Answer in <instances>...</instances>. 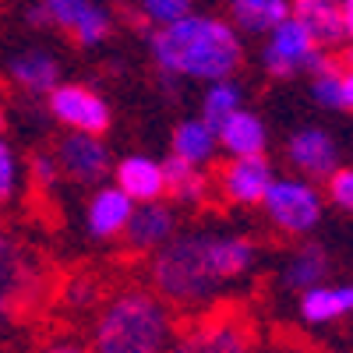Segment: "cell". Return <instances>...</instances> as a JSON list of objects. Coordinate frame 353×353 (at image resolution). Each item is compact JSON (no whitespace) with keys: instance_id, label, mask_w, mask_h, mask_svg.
<instances>
[{"instance_id":"cell-18","label":"cell","mask_w":353,"mask_h":353,"mask_svg":"<svg viewBox=\"0 0 353 353\" xmlns=\"http://www.w3.org/2000/svg\"><path fill=\"white\" fill-rule=\"evenodd\" d=\"M117 173V188H121L131 201H156L166 194L163 181V163L152 156H124L113 166Z\"/></svg>"},{"instance_id":"cell-21","label":"cell","mask_w":353,"mask_h":353,"mask_svg":"<svg viewBox=\"0 0 353 353\" xmlns=\"http://www.w3.org/2000/svg\"><path fill=\"white\" fill-rule=\"evenodd\" d=\"M163 181H166V191L173 201L181 205H205L212 198V176L205 173L201 166L194 163H184V159H163Z\"/></svg>"},{"instance_id":"cell-32","label":"cell","mask_w":353,"mask_h":353,"mask_svg":"<svg viewBox=\"0 0 353 353\" xmlns=\"http://www.w3.org/2000/svg\"><path fill=\"white\" fill-rule=\"evenodd\" d=\"M32 353H92L85 343H74V339H50L43 346H36Z\"/></svg>"},{"instance_id":"cell-29","label":"cell","mask_w":353,"mask_h":353,"mask_svg":"<svg viewBox=\"0 0 353 353\" xmlns=\"http://www.w3.org/2000/svg\"><path fill=\"white\" fill-rule=\"evenodd\" d=\"M325 201H332L336 209L353 212V166H336L325 176Z\"/></svg>"},{"instance_id":"cell-28","label":"cell","mask_w":353,"mask_h":353,"mask_svg":"<svg viewBox=\"0 0 353 353\" xmlns=\"http://www.w3.org/2000/svg\"><path fill=\"white\" fill-rule=\"evenodd\" d=\"M28 176H32V188H36L39 194H53V191H57L61 170H57L53 149H36L32 156H28Z\"/></svg>"},{"instance_id":"cell-34","label":"cell","mask_w":353,"mask_h":353,"mask_svg":"<svg viewBox=\"0 0 353 353\" xmlns=\"http://www.w3.org/2000/svg\"><path fill=\"white\" fill-rule=\"evenodd\" d=\"M339 14H343V39L353 46V0H339Z\"/></svg>"},{"instance_id":"cell-2","label":"cell","mask_w":353,"mask_h":353,"mask_svg":"<svg viewBox=\"0 0 353 353\" xmlns=\"http://www.w3.org/2000/svg\"><path fill=\"white\" fill-rule=\"evenodd\" d=\"M149 53L159 71L176 78L219 81L233 78L244 64V39L226 18L216 14H188L173 25L152 28Z\"/></svg>"},{"instance_id":"cell-22","label":"cell","mask_w":353,"mask_h":353,"mask_svg":"<svg viewBox=\"0 0 353 353\" xmlns=\"http://www.w3.org/2000/svg\"><path fill=\"white\" fill-rule=\"evenodd\" d=\"M332 272V258L329 251L314 244V241H304L297 251H293L283 265V286L290 290H307V286H318V283H325Z\"/></svg>"},{"instance_id":"cell-4","label":"cell","mask_w":353,"mask_h":353,"mask_svg":"<svg viewBox=\"0 0 353 353\" xmlns=\"http://www.w3.org/2000/svg\"><path fill=\"white\" fill-rule=\"evenodd\" d=\"M53 293V276L36 248L0 226V329L36 314Z\"/></svg>"},{"instance_id":"cell-13","label":"cell","mask_w":353,"mask_h":353,"mask_svg":"<svg viewBox=\"0 0 353 353\" xmlns=\"http://www.w3.org/2000/svg\"><path fill=\"white\" fill-rule=\"evenodd\" d=\"M176 233V212L170 209L166 201H138L134 212L124 226V244L128 251H141V254H152L156 248H163L170 237Z\"/></svg>"},{"instance_id":"cell-12","label":"cell","mask_w":353,"mask_h":353,"mask_svg":"<svg viewBox=\"0 0 353 353\" xmlns=\"http://www.w3.org/2000/svg\"><path fill=\"white\" fill-rule=\"evenodd\" d=\"M286 163L307 181H325L339 166V141L332 138V131L318 124L297 128L286 138Z\"/></svg>"},{"instance_id":"cell-8","label":"cell","mask_w":353,"mask_h":353,"mask_svg":"<svg viewBox=\"0 0 353 353\" xmlns=\"http://www.w3.org/2000/svg\"><path fill=\"white\" fill-rule=\"evenodd\" d=\"M46 113L68 131H85V134H106L113 124L110 103L88 85H57L43 96Z\"/></svg>"},{"instance_id":"cell-14","label":"cell","mask_w":353,"mask_h":353,"mask_svg":"<svg viewBox=\"0 0 353 353\" xmlns=\"http://www.w3.org/2000/svg\"><path fill=\"white\" fill-rule=\"evenodd\" d=\"M134 212V201L117 188H99L92 198H88V209H85V230H88V237H96V241H113V237H121L128 219Z\"/></svg>"},{"instance_id":"cell-1","label":"cell","mask_w":353,"mask_h":353,"mask_svg":"<svg viewBox=\"0 0 353 353\" xmlns=\"http://www.w3.org/2000/svg\"><path fill=\"white\" fill-rule=\"evenodd\" d=\"M254 261L258 244L244 233H173L149 258V286L170 307H198L233 279L248 276Z\"/></svg>"},{"instance_id":"cell-26","label":"cell","mask_w":353,"mask_h":353,"mask_svg":"<svg viewBox=\"0 0 353 353\" xmlns=\"http://www.w3.org/2000/svg\"><path fill=\"white\" fill-rule=\"evenodd\" d=\"M134 28H141L145 36L152 28H163V25H173L191 14V0H134V11H128Z\"/></svg>"},{"instance_id":"cell-25","label":"cell","mask_w":353,"mask_h":353,"mask_svg":"<svg viewBox=\"0 0 353 353\" xmlns=\"http://www.w3.org/2000/svg\"><path fill=\"white\" fill-rule=\"evenodd\" d=\"M311 78V99L325 110H343V64L336 57L321 53V61L307 71Z\"/></svg>"},{"instance_id":"cell-17","label":"cell","mask_w":353,"mask_h":353,"mask_svg":"<svg viewBox=\"0 0 353 353\" xmlns=\"http://www.w3.org/2000/svg\"><path fill=\"white\" fill-rule=\"evenodd\" d=\"M219 149H226L230 156H258L269 149V128L254 110H233L226 121L216 128Z\"/></svg>"},{"instance_id":"cell-19","label":"cell","mask_w":353,"mask_h":353,"mask_svg":"<svg viewBox=\"0 0 353 353\" xmlns=\"http://www.w3.org/2000/svg\"><path fill=\"white\" fill-rule=\"evenodd\" d=\"M290 18H297L321 50H332V46L346 43L339 0H290Z\"/></svg>"},{"instance_id":"cell-30","label":"cell","mask_w":353,"mask_h":353,"mask_svg":"<svg viewBox=\"0 0 353 353\" xmlns=\"http://www.w3.org/2000/svg\"><path fill=\"white\" fill-rule=\"evenodd\" d=\"M18 191V156L11 149V141L0 138V205H8Z\"/></svg>"},{"instance_id":"cell-9","label":"cell","mask_w":353,"mask_h":353,"mask_svg":"<svg viewBox=\"0 0 353 353\" xmlns=\"http://www.w3.org/2000/svg\"><path fill=\"white\" fill-rule=\"evenodd\" d=\"M53 28H61L71 36L74 46L92 50L103 46L113 36V14L99 4V0H43Z\"/></svg>"},{"instance_id":"cell-33","label":"cell","mask_w":353,"mask_h":353,"mask_svg":"<svg viewBox=\"0 0 353 353\" xmlns=\"http://www.w3.org/2000/svg\"><path fill=\"white\" fill-rule=\"evenodd\" d=\"M343 110L353 113V61L343 64Z\"/></svg>"},{"instance_id":"cell-24","label":"cell","mask_w":353,"mask_h":353,"mask_svg":"<svg viewBox=\"0 0 353 353\" xmlns=\"http://www.w3.org/2000/svg\"><path fill=\"white\" fill-rule=\"evenodd\" d=\"M244 106V88L233 81V78H219V81H209V88L201 92V121L219 128L233 110Z\"/></svg>"},{"instance_id":"cell-27","label":"cell","mask_w":353,"mask_h":353,"mask_svg":"<svg viewBox=\"0 0 353 353\" xmlns=\"http://www.w3.org/2000/svg\"><path fill=\"white\" fill-rule=\"evenodd\" d=\"M61 301L74 311H92V307L103 304V290L92 276H74L61 286Z\"/></svg>"},{"instance_id":"cell-35","label":"cell","mask_w":353,"mask_h":353,"mask_svg":"<svg viewBox=\"0 0 353 353\" xmlns=\"http://www.w3.org/2000/svg\"><path fill=\"white\" fill-rule=\"evenodd\" d=\"M4 124H8V113H4V103H0V131H4Z\"/></svg>"},{"instance_id":"cell-10","label":"cell","mask_w":353,"mask_h":353,"mask_svg":"<svg viewBox=\"0 0 353 353\" xmlns=\"http://www.w3.org/2000/svg\"><path fill=\"white\" fill-rule=\"evenodd\" d=\"M53 159H57L61 176H68L74 184H99L113 170V159H110V149L103 145V138L85 134V131H68L64 138H57Z\"/></svg>"},{"instance_id":"cell-11","label":"cell","mask_w":353,"mask_h":353,"mask_svg":"<svg viewBox=\"0 0 353 353\" xmlns=\"http://www.w3.org/2000/svg\"><path fill=\"white\" fill-rule=\"evenodd\" d=\"M272 163L265 159V152L258 156H230V163H223L212 176V184L219 188V198L230 205H261L265 191L272 184Z\"/></svg>"},{"instance_id":"cell-5","label":"cell","mask_w":353,"mask_h":353,"mask_svg":"<svg viewBox=\"0 0 353 353\" xmlns=\"http://www.w3.org/2000/svg\"><path fill=\"white\" fill-rule=\"evenodd\" d=\"M166 353H261L254 321L237 307H212L176 329Z\"/></svg>"},{"instance_id":"cell-16","label":"cell","mask_w":353,"mask_h":353,"mask_svg":"<svg viewBox=\"0 0 353 353\" xmlns=\"http://www.w3.org/2000/svg\"><path fill=\"white\" fill-rule=\"evenodd\" d=\"M353 314V283H318L301 290V318L307 325H332Z\"/></svg>"},{"instance_id":"cell-15","label":"cell","mask_w":353,"mask_h":353,"mask_svg":"<svg viewBox=\"0 0 353 353\" xmlns=\"http://www.w3.org/2000/svg\"><path fill=\"white\" fill-rule=\"evenodd\" d=\"M8 78L28 96H46L61 85V61L50 50H18L8 61Z\"/></svg>"},{"instance_id":"cell-36","label":"cell","mask_w":353,"mask_h":353,"mask_svg":"<svg viewBox=\"0 0 353 353\" xmlns=\"http://www.w3.org/2000/svg\"><path fill=\"white\" fill-rule=\"evenodd\" d=\"M346 61H353V50H350V53H346Z\"/></svg>"},{"instance_id":"cell-6","label":"cell","mask_w":353,"mask_h":353,"mask_svg":"<svg viewBox=\"0 0 353 353\" xmlns=\"http://www.w3.org/2000/svg\"><path fill=\"white\" fill-rule=\"evenodd\" d=\"M261 209L283 237H311L325 216V194L307 176H272Z\"/></svg>"},{"instance_id":"cell-31","label":"cell","mask_w":353,"mask_h":353,"mask_svg":"<svg viewBox=\"0 0 353 353\" xmlns=\"http://www.w3.org/2000/svg\"><path fill=\"white\" fill-rule=\"evenodd\" d=\"M21 18H25V25H28V28H36V32H50V28H53L50 11H46L43 0H28L25 11H21Z\"/></svg>"},{"instance_id":"cell-3","label":"cell","mask_w":353,"mask_h":353,"mask_svg":"<svg viewBox=\"0 0 353 353\" xmlns=\"http://www.w3.org/2000/svg\"><path fill=\"white\" fill-rule=\"evenodd\" d=\"M176 332L170 304L156 290L128 286L106 297L92 318V353H166Z\"/></svg>"},{"instance_id":"cell-23","label":"cell","mask_w":353,"mask_h":353,"mask_svg":"<svg viewBox=\"0 0 353 353\" xmlns=\"http://www.w3.org/2000/svg\"><path fill=\"white\" fill-rule=\"evenodd\" d=\"M173 156L184 159V163H194V166H205L216 149H219V138H216V128L205 124L201 117L198 121H181L173 128Z\"/></svg>"},{"instance_id":"cell-20","label":"cell","mask_w":353,"mask_h":353,"mask_svg":"<svg viewBox=\"0 0 353 353\" xmlns=\"http://www.w3.org/2000/svg\"><path fill=\"white\" fill-rule=\"evenodd\" d=\"M226 11L237 32L269 36L283 18H290V0H226Z\"/></svg>"},{"instance_id":"cell-7","label":"cell","mask_w":353,"mask_h":353,"mask_svg":"<svg viewBox=\"0 0 353 353\" xmlns=\"http://www.w3.org/2000/svg\"><path fill=\"white\" fill-rule=\"evenodd\" d=\"M321 50L311 32L297 21V18H283L269 36H265V46H261V71L269 78H297V74H307L318 61H321Z\"/></svg>"}]
</instances>
